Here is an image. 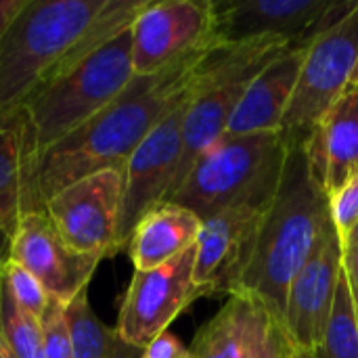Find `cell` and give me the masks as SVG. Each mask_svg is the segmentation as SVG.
Listing matches in <instances>:
<instances>
[{
  "instance_id": "8992f818",
  "label": "cell",
  "mask_w": 358,
  "mask_h": 358,
  "mask_svg": "<svg viewBox=\"0 0 358 358\" xmlns=\"http://www.w3.org/2000/svg\"><path fill=\"white\" fill-rule=\"evenodd\" d=\"M275 195L277 191L245 199L203 220L193 268V283L203 296L239 292Z\"/></svg>"
},
{
  "instance_id": "d6a6232c",
  "label": "cell",
  "mask_w": 358,
  "mask_h": 358,
  "mask_svg": "<svg viewBox=\"0 0 358 358\" xmlns=\"http://www.w3.org/2000/svg\"><path fill=\"white\" fill-rule=\"evenodd\" d=\"M350 84H358V63H357V67H355V71H352V78H350Z\"/></svg>"
},
{
  "instance_id": "9c48e42d",
  "label": "cell",
  "mask_w": 358,
  "mask_h": 358,
  "mask_svg": "<svg viewBox=\"0 0 358 358\" xmlns=\"http://www.w3.org/2000/svg\"><path fill=\"white\" fill-rule=\"evenodd\" d=\"M195 256L197 243L153 271H134L115 327L122 344L145 350L185 308L203 298L193 283Z\"/></svg>"
},
{
  "instance_id": "ffe728a7",
  "label": "cell",
  "mask_w": 358,
  "mask_h": 358,
  "mask_svg": "<svg viewBox=\"0 0 358 358\" xmlns=\"http://www.w3.org/2000/svg\"><path fill=\"white\" fill-rule=\"evenodd\" d=\"M313 358H358V313L344 277V268L325 336Z\"/></svg>"
},
{
  "instance_id": "ba28073f",
  "label": "cell",
  "mask_w": 358,
  "mask_h": 358,
  "mask_svg": "<svg viewBox=\"0 0 358 358\" xmlns=\"http://www.w3.org/2000/svg\"><path fill=\"white\" fill-rule=\"evenodd\" d=\"M358 63V6L306 48L281 132L308 134L350 84Z\"/></svg>"
},
{
  "instance_id": "44dd1931",
  "label": "cell",
  "mask_w": 358,
  "mask_h": 358,
  "mask_svg": "<svg viewBox=\"0 0 358 358\" xmlns=\"http://www.w3.org/2000/svg\"><path fill=\"white\" fill-rule=\"evenodd\" d=\"M23 153L15 128L0 130V229L10 237L21 216Z\"/></svg>"
},
{
  "instance_id": "83f0119b",
  "label": "cell",
  "mask_w": 358,
  "mask_h": 358,
  "mask_svg": "<svg viewBox=\"0 0 358 358\" xmlns=\"http://www.w3.org/2000/svg\"><path fill=\"white\" fill-rule=\"evenodd\" d=\"M29 0H0V40Z\"/></svg>"
},
{
  "instance_id": "9a60e30c",
  "label": "cell",
  "mask_w": 358,
  "mask_h": 358,
  "mask_svg": "<svg viewBox=\"0 0 358 358\" xmlns=\"http://www.w3.org/2000/svg\"><path fill=\"white\" fill-rule=\"evenodd\" d=\"M287 334L252 296H229L227 304L195 336V358H275Z\"/></svg>"
},
{
  "instance_id": "8fae6325",
  "label": "cell",
  "mask_w": 358,
  "mask_h": 358,
  "mask_svg": "<svg viewBox=\"0 0 358 358\" xmlns=\"http://www.w3.org/2000/svg\"><path fill=\"white\" fill-rule=\"evenodd\" d=\"M124 195V172L90 174L57 195L44 210L63 241L80 254L107 258L117 254V227Z\"/></svg>"
},
{
  "instance_id": "603a6c76",
  "label": "cell",
  "mask_w": 358,
  "mask_h": 358,
  "mask_svg": "<svg viewBox=\"0 0 358 358\" xmlns=\"http://www.w3.org/2000/svg\"><path fill=\"white\" fill-rule=\"evenodd\" d=\"M2 281L8 289V294L13 296V300L29 315H34L36 319H40L50 302L48 292L42 287V283L21 264H17L15 260H6L2 266Z\"/></svg>"
},
{
  "instance_id": "e0dca14e",
  "label": "cell",
  "mask_w": 358,
  "mask_h": 358,
  "mask_svg": "<svg viewBox=\"0 0 358 358\" xmlns=\"http://www.w3.org/2000/svg\"><path fill=\"white\" fill-rule=\"evenodd\" d=\"M304 55L306 48L292 46L275 61H271L252 80L231 117V124L227 128L229 136L281 132L289 101L298 84Z\"/></svg>"
},
{
  "instance_id": "5b68a950",
  "label": "cell",
  "mask_w": 358,
  "mask_h": 358,
  "mask_svg": "<svg viewBox=\"0 0 358 358\" xmlns=\"http://www.w3.org/2000/svg\"><path fill=\"white\" fill-rule=\"evenodd\" d=\"M292 141L283 132L224 134L206 151L166 203H178L201 220L245 199L279 189Z\"/></svg>"
},
{
  "instance_id": "52a82bcc",
  "label": "cell",
  "mask_w": 358,
  "mask_h": 358,
  "mask_svg": "<svg viewBox=\"0 0 358 358\" xmlns=\"http://www.w3.org/2000/svg\"><path fill=\"white\" fill-rule=\"evenodd\" d=\"M357 6L358 0H216L214 13L220 42L281 38L308 48Z\"/></svg>"
},
{
  "instance_id": "484cf974",
  "label": "cell",
  "mask_w": 358,
  "mask_h": 358,
  "mask_svg": "<svg viewBox=\"0 0 358 358\" xmlns=\"http://www.w3.org/2000/svg\"><path fill=\"white\" fill-rule=\"evenodd\" d=\"M141 358H195V355L172 331H164L143 350Z\"/></svg>"
},
{
  "instance_id": "30bf717a",
  "label": "cell",
  "mask_w": 358,
  "mask_h": 358,
  "mask_svg": "<svg viewBox=\"0 0 358 358\" xmlns=\"http://www.w3.org/2000/svg\"><path fill=\"white\" fill-rule=\"evenodd\" d=\"M130 31L134 76H155L189 55L218 42L214 2H149L134 19Z\"/></svg>"
},
{
  "instance_id": "4dcf8cb0",
  "label": "cell",
  "mask_w": 358,
  "mask_h": 358,
  "mask_svg": "<svg viewBox=\"0 0 358 358\" xmlns=\"http://www.w3.org/2000/svg\"><path fill=\"white\" fill-rule=\"evenodd\" d=\"M342 241H344V248H348V250H357L358 252V224H355V229H352L348 235H344V237H342Z\"/></svg>"
},
{
  "instance_id": "cb8c5ba5",
  "label": "cell",
  "mask_w": 358,
  "mask_h": 358,
  "mask_svg": "<svg viewBox=\"0 0 358 358\" xmlns=\"http://www.w3.org/2000/svg\"><path fill=\"white\" fill-rule=\"evenodd\" d=\"M42 329V358H71V338L65 317V304L50 298L40 317Z\"/></svg>"
},
{
  "instance_id": "7c38bea8",
  "label": "cell",
  "mask_w": 358,
  "mask_h": 358,
  "mask_svg": "<svg viewBox=\"0 0 358 358\" xmlns=\"http://www.w3.org/2000/svg\"><path fill=\"white\" fill-rule=\"evenodd\" d=\"M191 99L178 105L162 124H157V128L136 147V151L126 162L117 227L120 252L128 248L136 224L157 206L166 203L172 191L182 151V122Z\"/></svg>"
},
{
  "instance_id": "d6986e66",
  "label": "cell",
  "mask_w": 358,
  "mask_h": 358,
  "mask_svg": "<svg viewBox=\"0 0 358 358\" xmlns=\"http://www.w3.org/2000/svg\"><path fill=\"white\" fill-rule=\"evenodd\" d=\"M65 317L71 338V358H120L115 350L126 344L94 315L88 302V289L80 292L65 306Z\"/></svg>"
},
{
  "instance_id": "7402d4cb",
  "label": "cell",
  "mask_w": 358,
  "mask_h": 358,
  "mask_svg": "<svg viewBox=\"0 0 358 358\" xmlns=\"http://www.w3.org/2000/svg\"><path fill=\"white\" fill-rule=\"evenodd\" d=\"M0 336L17 358H42L40 319L25 313L8 294L0 273Z\"/></svg>"
},
{
  "instance_id": "f1b7e54d",
  "label": "cell",
  "mask_w": 358,
  "mask_h": 358,
  "mask_svg": "<svg viewBox=\"0 0 358 358\" xmlns=\"http://www.w3.org/2000/svg\"><path fill=\"white\" fill-rule=\"evenodd\" d=\"M275 358H313V355H306V352H300L298 348H294V344L289 342V338H285V342L281 344L279 352Z\"/></svg>"
},
{
  "instance_id": "f546056e",
  "label": "cell",
  "mask_w": 358,
  "mask_h": 358,
  "mask_svg": "<svg viewBox=\"0 0 358 358\" xmlns=\"http://www.w3.org/2000/svg\"><path fill=\"white\" fill-rule=\"evenodd\" d=\"M8 254H10V235L4 229H0V273L4 262L8 260Z\"/></svg>"
},
{
  "instance_id": "3957f363",
  "label": "cell",
  "mask_w": 358,
  "mask_h": 358,
  "mask_svg": "<svg viewBox=\"0 0 358 358\" xmlns=\"http://www.w3.org/2000/svg\"><path fill=\"white\" fill-rule=\"evenodd\" d=\"M287 138L292 145L281 182L262 222L252 264L237 292L262 302L281 325L289 285L331 220L329 195L317 180L304 149L306 134Z\"/></svg>"
},
{
  "instance_id": "6da1fadb",
  "label": "cell",
  "mask_w": 358,
  "mask_h": 358,
  "mask_svg": "<svg viewBox=\"0 0 358 358\" xmlns=\"http://www.w3.org/2000/svg\"><path fill=\"white\" fill-rule=\"evenodd\" d=\"M218 42L155 76H134L113 103L27 164L21 180V214L42 212L52 195L90 174L124 172L130 155L157 124L199 90Z\"/></svg>"
},
{
  "instance_id": "2e32d148",
  "label": "cell",
  "mask_w": 358,
  "mask_h": 358,
  "mask_svg": "<svg viewBox=\"0 0 358 358\" xmlns=\"http://www.w3.org/2000/svg\"><path fill=\"white\" fill-rule=\"evenodd\" d=\"M304 149L327 195L358 174V84H348L310 128Z\"/></svg>"
},
{
  "instance_id": "d4e9b609",
  "label": "cell",
  "mask_w": 358,
  "mask_h": 358,
  "mask_svg": "<svg viewBox=\"0 0 358 358\" xmlns=\"http://www.w3.org/2000/svg\"><path fill=\"white\" fill-rule=\"evenodd\" d=\"M329 212L338 233L348 235L358 224V174L329 195Z\"/></svg>"
},
{
  "instance_id": "1f68e13d",
  "label": "cell",
  "mask_w": 358,
  "mask_h": 358,
  "mask_svg": "<svg viewBox=\"0 0 358 358\" xmlns=\"http://www.w3.org/2000/svg\"><path fill=\"white\" fill-rule=\"evenodd\" d=\"M0 358H17L13 355V350L6 346V342L2 340V336H0Z\"/></svg>"
},
{
  "instance_id": "4fadbf2b",
  "label": "cell",
  "mask_w": 358,
  "mask_h": 358,
  "mask_svg": "<svg viewBox=\"0 0 358 358\" xmlns=\"http://www.w3.org/2000/svg\"><path fill=\"white\" fill-rule=\"evenodd\" d=\"M342 268L344 241L329 220L287 292L283 329L300 352L315 355L319 348L334 310Z\"/></svg>"
},
{
  "instance_id": "5bb4252c",
  "label": "cell",
  "mask_w": 358,
  "mask_h": 358,
  "mask_svg": "<svg viewBox=\"0 0 358 358\" xmlns=\"http://www.w3.org/2000/svg\"><path fill=\"white\" fill-rule=\"evenodd\" d=\"M10 260L27 268L48 292L65 306L84 289L101 262L69 248L52 227L46 212H25L19 216L10 237Z\"/></svg>"
},
{
  "instance_id": "277c9868",
  "label": "cell",
  "mask_w": 358,
  "mask_h": 358,
  "mask_svg": "<svg viewBox=\"0 0 358 358\" xmlns=\"http://www.w3.org/2000/svg\"><path fill=\"white\" fill-rule=\"evenodd\" d=\"M132 80V31L126 29L36 92L15 126L23 168L113 103Z\"/></svg>"
},
{
  "instance_id": "7a4b0ae2",
  "label": "cell",
  "mask_w": 358,
  "mask_h": 358,
  "mask_svg": "<svg viewBox=\"0 0 358 358\" xmlns=\"http://www.w3.org/2000/svg\"><path fill=\"white\" fill-rule=\"evenodd\" d=\"M149 0H29L0 40V130L27 101L130 29Z\"/></svg>"
},
{
  "instance_id": "4316f807",
  "label": "cell",
  "mask_w": 358,
  "mask_h": 358,
  "mask_svg": "<svg viewBox=\"0 0 358 358\" xmlns=\"http://www.w3.org/2000/svg\"><path fill=\"white\" fill-rule=\"evenodd\" d=\"M344 277L358 313V252L344 248Z\"/></svg>"
},
{
  "instance_id": "ac0fdd59",
  "label": "cell",
  "mask_w": 358,
  "mask_h": 358,
  "mask_svg": "<svg viewBox=\"0 0 358 358\" xmlns=\"http://www.w3.org/2000/svg\"><path fill=\"white\" fill-rule=\"evenodd\" d=\"M203 220L178 203H162L149 212L134 229L128 241V254L134 271H153L187 250L201 233Z\"/></svg>"
}]
</instances>
